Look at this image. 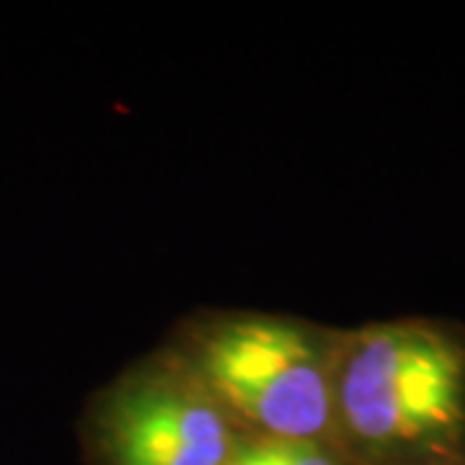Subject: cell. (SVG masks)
<instances>
[{
    "instance_id": "3957f363",
    "label": "cell",
    "mask_w": 465,
    "mask_h": 465,
    "mask_svg": "<svg viewBox=\"0 0 465 465\" xmlns=\"http://www.w3.org/2000/svg\"><path fill=\"white\" fill-rule=\"evenodd\" d=\"M231 424L183 367L124 382L104 409L101 440L112 465H228Z\"/></svg>"
},
{
    "instance_id": "7a4b0ae2",
    "label": "cell",
    "mask_w": 465,
    "mask_h": 465,
    "mask_svg": "<svg viewBox=\"0 0 465 465\" xmlns=\"http://www.w3.org/2000/svg\"><path fill=\"white\" fill-rule=\"evenodd\" d=\"M231 421L256 437L321 442L336 430L333 347L282 318H231L202 333L186 365Z\"/></svg>"
},
{
    "instance_id": "277c9868",
    "label": "cell",
    "mask_w": 465,
    "mask_h": 465,
    "mask_svg": "<svg viewBox=\"0 0 465 465\" xmlns=\"http://www.w3.org/2000/svg\"><path fill=\"white\" fill-rule=\"evenodd\" d=\"M228 465H339L321 442L253 437L238 442Z\"/></svg>"
},
{
    "instance_id": "6da1fadb",
    "label": "cell",
    "mask_w": 465,
    "mask_h": 465,
    "mask_svg": "<svg viewBox=\"0 0 465 465\" xmlns=\"http://www.w3.org/2000/svg\"><path fill=\"white\" fill-rule=\"evenodd\" d=\"M336 430L378 455L445 445L465 424V354L424 323H388L333 347Z\"/></svg>"
}]
</instances>
